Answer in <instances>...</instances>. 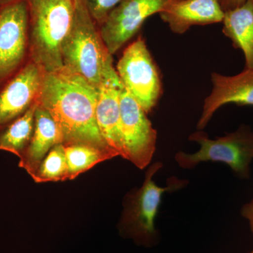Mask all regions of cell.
<instances>
[{
	"instance_id": "30bf717a",
	"label": "cell",
	"mask_w": 253,
	"mask_h": 253,
	"mask_svg": "<svg viewBox=\"0 0 253 253\" xmlns=\"http://www.w3.org/2000/svg\"><path fill=\"white\" fill-rule=\"evenodd\" d=\"M44 72L31 59L0 84V132L38 101Z\"/></svg>"
},
{
	"instance_id": "9c48e42d",
	"label": "cell",
	"mask_w": 253,
	"mask_h": 253,
	"mask_svg": "<svg viewBox=\"0 0 253 253\" xmlns=\"http://www.w3.org/2000/svg\"><path fill=\"white\" fill-rule=\"evenodd\" d=\"M174 0H121L99 28L111 55L130 41L150 16L160 14Z\"/></svg>"
},
{
	"instance_id": "2e32d148",
	"label": "cell",
	"mask_w": 253,
	"mask_h": 253,
	"mask_svg": "<svg viewBox=\"0 0 253 253\" xmlns=\"http://www.w3.org/2000/svg\"><path fill=\"white\" fill-rule=\"evenodd\" d=\"M37 106L38 101L0 132V150L21 157L33 136Z\"/></svg>"
},
{
	"instance_id": "4fadbf2b",
	"label": "cell",
	"mask_w": 253,
	"mask_h": 253,
	"mask_svg": "<svg viewBox=\"0 0 253 253\" xmlns=\"http://www.w3.org/2000/svg\"><path fill=\"white\" fill-rule=\"evenodd\" d=\"M124 88L120 78L103 82L99 88L96 108V119L100 132L108 146L124 157L121 126L120 96Z\"/></svg>"
},
{
	"instance_id": "8fae6325",
	"label": "cell",
	"mask_w": 253,
	"mask_h": 253,
	"mask_svg": "<svg viewBox=\"0 0 253 253\" xmlns=\"http://www.w3.org/2000/svg\"><path fill=\"white\" fill-rule=\"evenodd\" d=\"M212 89L205 99L202 113L197 128L204 129L214 113L224 105L234 104L238 106H253V68L234 76H226L217 73L211 74Z\"/></svg>"
},
{
	"instance_id": "6da1fadb",
	"label": "cell",
	"mask_w": 253,
	"mask_h": 253,
	"mask_svg": "<svg viewBox=\"0 0 253 253\" xmlns=\"http://www.w3.org/2000/svg\"><path fill=\"white\" fill-rule=\"evenodd\" d=\"M99 89L63 68L45 73L38 102L59 126L63 144H82L118 154L108 146L96 119Z\"/></svg>"
},
{
	"instance_id": "7402d4cb",
	"label": "cell",
	"mask_w": 253,
	"mask_h": 253,
	"mask_svg": "<svg viewBox=\"0 0 253 253\" xmlns=\"http://www.w3.org/2000/svg\"><path fill=\"white\" fill-rule=\"evenodd\" d=\"M16 1V0H0V7H1V6H4V5L13 2V1Z\"/></svg>"
},
{
	"instance_id": "3957f363",
	"label": "cell",
	"mask_w": 253,
	"mask_h": 253,
	"mask_svg": "<svg viewBox=\"0 0 253 253\" xmlns=\"http://www.w3.org/2000/svg\"><path fill=\"white\" fill-rule=\"evenodd\" d=\"M30 6V59L45 73L63 68L61 51L74 14L73 0H34Z\"/></svg>"
},
{
	"instance_id": "5bb4252c",
	"label": "cell",
	"mask_w": 253,
	"mask_h": 253,
	"mask_svg": "<svg viewBox=\"0 0 253 253\" xmlns=\"http://www.w3.org/2000/svg\"><path fill=\"white\" fill-rule=\"evenodd\" d=\"M59 126L46 110L38 102L35 113V127L31 142L19 158L18 166L33 178L42 161L55 145L63 144Z\"/></svg>"
},
{
	"instance_id": "7a4b0ae2",
	"label": "cell",
	"mask_w": 253,
	"mask_h": 253,
	"mask_svg": "<svg viewBox=\"0 0 253 253\" xmlns=\"http://www.w3.org/2000/svg\"><path fill=\"white\" fill-rule=\"evenodd\" d=\"M72 26L63 44V68L99 89L103 82L118 78L111 54L83 0H73Z\"/></svg>"
},
{
	"instance_id": "ac0fdd59",
	"label": "cell",
	"mask_w": 253,
	"mask_h": 253,
	"mask_svg": "<svg viewBox=\"0 0 253 253\" xmlns=\"http://www.w3.org/2000/svg\"><path fill=\"white\" fill-rule=\"evenodd\" d=\"M68 169L64 146L56 144L42 160L33 179L36 183L67 180Z\"/></svg>"
},
{
	"instance_id": "cb8c5ba5",
	"label": "cell",
	"mask_w": 253,
	"mask_h": 253,
	"mask_svg": "<svg viewBox=\"0 0 253 253\" xmlns=\"http://www.w3.org/2000/svg\"><path fill=\"white\" fill-rule=\"evenodd\" d=\"M249 253H253V250L252 251H251V252H250Z\"/></svg>"
},
{
	"instance_id": "603a6c76",
	"label": "cell",
	"mask_w": 253,
	"mask_h": 253,
	"mask_svg": "<svg viewBox=\"0 0 253 253\" xmlns=\"http://www.w3.org/2000/svg\"><path fill=\"white\" fill-rule=\"evenodd\" d=\"M33 1H34V0H28V3L31 2Z\"/></svg>"
},
{
	"instance_id": "ba28073f",
	"label": "cell",
	"mask_w": 253,
	"mask_h": 253,
	"mask_svg": "<svg viewBox=\"0 0 253 253\" xmlns=\"http://www.w3.org/2000/svg\"><path fill=\"white\" fill-rule=\"evenodd\" d=\"M125 159L139 169L149 166L156 151L157 131L144 109L125 88L120 96Z\"/></svg>"
},
{
	"instance_id": "7c38bea8",
	"label": "cell",
	"mask_w": 253,
	"mask_h": 253,
	"mask_svg": "<svg viewBox=\"0 0 253 253\" xmlns=\"http://www.w3.org/2000/svg\"><path fill=\"white\" fill-rule=\"evenodd\" d=\"M159 14L173 33L181 35L196 25L222 22L224 11L219 0H174Z\"/></svg>"
},
{
	"instance_id": "e0dca14e",
	"label": "cell",
	"mask_w": 253,
	"mask_h": 253,
	"mask_svg": "<svg viewBox=\"0 0 253 253\" xmlns=\"http://www.w3.org/2000/svg\"><path fill=\"white\" fill-rule=\"evenodd\" d=\"M64 148L68 163L67 180L74 179L98 163L118 156L114 153L86 144L66 145Z\"/></svg>"
},
{
	"instance_id": "9a60e30c",
	"label": "cell",
	"mask_w": 253,
	"mask_h": 253,
	"mask_svg": "<svg viewBox=\"0 0 253 253\" xmlns=\"http://www.w3.org/2000/svg\"><path fill=\"white\" fill-rule=\"evenodd\" d=\"M222 23L224 36L244 53L245 68H253V0L225 11Z\"/></svg>"
},
{
	"instance_id": "ffe728a7",
	"label": "cell",
	"mask_w": 253,
	"mask_h": 253,
	"mask_svg": "<svg viewBox=\"0 0 253 253\" xmlns=\"http://www.w3.org/2000/svg\"><path fill=\"white\" fill-rule=\"evenodd\" d=\"M241 215L249 221L250 228L253 234V199L243 207Z\"/></svg>"
},
{
	"instance_id": "5b68a950",
	"label": "cell",
	"mask_w": 253,
	"mask_h": 253,
	"mask_svg": "<svg viewBox=\"0 0 253 253\" xmlns=\"http://www.w3.org/2000/svg\"><path fill=\"white\" fill-rule=\"evenodd\" d=\"M189 140L196 141L201 149L195 154L179 151L176 162L184 169H192L201 162L225 163L241 178H249L253 160V132L249 126H241L237 130L215 139H210L204 131H195Z\"/></svg>"
},
{
	"instance_id": "52a82bcc",
	"label": "cell",
	"mask_w": 253,
	"mask_h": 253,
	"mask_svg": "<svg viewBox=\"0 0 253 253\" xmlns=\"http://www.w3.org/2000/svg\"><path fill=\"white\" fill-rule=\"evenodd\" d=\"M30 18L28 0L0 7V84L30 60Z\"/></svg>"
},
{
	"instance_id": "44dd1931",
	"label": "cell",
	"mask_w": 253,
	"mask_h": 253,
	"mask_svg": "<svg viewBox=\"0 0 253 253\" xmlns=\"http://www.w3.org/2000/svg\"><path fill=\"white\" fill-rule=\"evenodd\" d=\"M246 0H219L221 8L224 12L241 6Z\"/></svg>"
},
{
	"instance_id": "277c9868",
	"label": "cell",
	"mask_w": 253,
	"mask_h": 253,
	"mask_svg": "<svg viewBox=\"0 0 253 253\" xmlns=\"http://www.w3.org/2000/svg\"><path fill=\"white\" fill-rule=\"evenodd\" d=\"M162 167L161 162L150 166L142 186L128 196L121 220V232L145 246L158 242L154 221L163 194L176 191L185 184V181L173 177L167 187L156 185L153 178Z\"/></svg>"
},
{
	"instance_id": "d6986e66",
	"label": "cell",
	"mask_w": 253,
	"mask_h": 253,
	"mask_svg": "<svg viewBox=\"0 0 253 253\" xmlns=\"http://www.w3.org/2000/svg\"><path fill=\"white\" fill-rule=\"evenodd\" d=\"M91 17L100 28L106 21L110 13L121 0H83Z\"/></svg>"
},
{
	"instance_id": "8992f818",
	"label": "cell",
	"mask_w": 253,
	"mask_h": 253,
	"mask_svg": "<svg viewBox=\"0 0 253 253\" xmlns=\"http://www.w3.org/2000/svg\"><path fill=\"white\" fill-rule=\"evenodd\" d=\"M116 69L125 89L146 114L151 112L162 94V83L142 38L139 37L126 46Z\"/></svg>"
}]
</instances>
